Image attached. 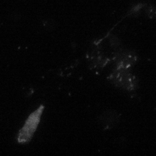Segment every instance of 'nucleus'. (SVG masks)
Listing matches in <instances>:
<instances>
[{"mask_svg": "<svg viewBox=\"0 0 156 156\" xmlns=\"http://www.w3.org/2000/svg\"><path fill=\"white\" fill-rule=\"evenodd\" d=\"M44 110V106L41 105L31 114L25 121L24 126L20 130L17 135V142L20 144H26L30 141L38 127L41 121V117Z\"/></svg>", "mask_w": 156, "mask_h": 156, "instance_id": "obj_1", "label": "nucleus"}, {"mask_svg": "<svg viewBox=\"0 0 156 156\" xmlns=\"http://www.w3.org/2000/svg\"><path fill=\"white\" fill-rule=\"evenodd\" d=\"M111 78L114 83L124 89L132 90L136 87L135 77L127 71V68H117Z\"/></svg>", "mask_w": 156, "mask_h": 156, "instance_id": "obj_2", "label": "nucleus"}]
</instances>
